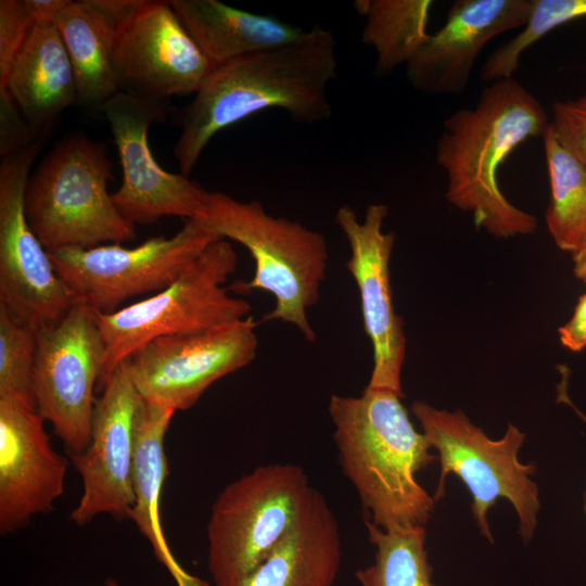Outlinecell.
Returning a JSON list of instances; mask_svg holds the SVG:
<instances>
[{
	"label": "cell",
	"instance_id": "1",
	"mask_svg": "<svg viewBox=\"0 0 586 586\" xmlns=\"http://www.w3.org/2000/svg\"><path fill=\"white\" fill-rule=\"evenodd\" d=\"M336 76V40L319 25L292 43L214 66L181 113L174 146L180 174H191L220 130L260 111L281 109L302 124L329 119Z\"/></svg>",
	"mask_w": 586,
	"mask_h": 586
},
{
	"label": "cell",
	"instance_id": "2",
	"mask_svg": "<svg viewBox=\"0 0 586 586\" xmlns=\"http://www.w3.org/2000/svg\"><path fill=\"white\" fill-rule=\"evenodd\" d=\"M539 100L514 78L489 82L473 107L457 110L436 141V163L447 176L446 198L496 239L533 233L534 215L514 206L498 182L512 151L549 125Z\"/></svg>",
	"mask_w": 586,
	"mask_h": 586
},
{
	"label": "cell",
	"instance_id": "3",
	"mask_svg": "<svg viewBox=\"0 0 586 586\" xmlns=\"http://www.w3.org/2000/svg\"><path fill=\"white\" fill-rule=\"evenodd\" d=\"M400 398L366 387L360 396L332 395L328 406L341 469L384 531L424 527L435 505L416 475L438 457Z\"/></svg>",
	"mask_w": 586,
	"mask_h": 586
},
{
	"label": "cell",
	"instance_id": "4",
	"mask_svg": "<svg viewBox=\"0 0 586 586\" xmlns=\"http://www.w3.org/2000/svg\"><path fill=\"white\" fill-rule=\"evenodd\" d=\"M192 219L218 238L242 244L255 260L252 279L235 281L229 289L270 293L276 302L264 319L291 323L307 341L316 339L307 309L319 300L329 259L320 232L269 215L259 201H238L222 192L208 191L204 207Z\"/></svg>",
	"mask_w": 586,
	"mask_h": 586
},
{
	"label": "cell",
	"instance_id": "5",
	"mask_svg": "<svg viewBox=\"0 0 586 586\" xmlns=\"http://www.w3.org/2000/svg\"><path fill=\"white\" fill-rule=\"evenodd\" d=\"M106 145L72 135L53 146L30 174L27 221L47 252L122 244L137 237L107 192L113 180Z\"/></svg>",
	"mask_w": 586,
	"mask_h": 586
},
{
	"label": "cell",
	"instance_id": "6",
	"mask_svg": "<svg viewBox=\"0 0 586 586\" xmlns=\"http://www.w3.org/2000/svg\"><path fill=\"white\" fill-rule=\"evenodd\" d=\"M237 265V252L228 240L219 239L162 291L111 314L95 311L105 343L98 388L102 390L122 362L154 339L214 330L249 317L250 303L230 296L224 288Z\"/></svg>",
	"mask_w": 586,
	"mask_h": 586
},
{
	"label": "cell",
	"instance_id": "7",
	"mask_svg": "<svg viewBox=\"0 0 586 586\" xmlns=\"http://www.w3.org/2000/svg\"><path fill=\"white\" fill-rule=\"evenodd\" d=\"M411 412L419 421L431 448L438 451L441 473L434 495L444 496L447 474L459 477L472 495L471 510L482 535L494 543L487 512L498 498L508 499L519 519V533L527 543L537 525L540 508L538 486L531 480L534 463L518 458L525 434L509 423L505 435L491 440L461 411L448 412L415 400Z\"/></svg>",
	"mask_w": 586,
	"mask_h": 586
},
{
	"label": "cell",
	"instance_id": "8",
	"mask_svg": "<svg viewBox=\"0 0 586 586\" xmlns=\"http://www.w3.org/2000/svg\"><path fill=\"white\" fill-rule=\"evenodd\" d=\"M311 486L292 463L253 469L215 499L207 524V565L215 586H239L296 520Z\"/></svg>",
	"mask_w": 586,
	"mask_h": 586
},
{
	"label": "cell",
	"instance_id": "9",
	"mask_svg": "<svg viewBox=\"0 0 586 586\" xmlns=\"http://www.w3.org/2000/svg\"><path fill=\"white\" fill-rule=\"evenodd\" d=\"M219 239L198 220L187 219L173 237H152L135 247L103 244L48 253L75 303L111 314L131 297L168 286Z\"/></svg>",
	"mask_w": 586,
	"mask_h": 586
},
{
	"label": "cell",
	"instance_id": "10",
	"mask_svg": "<svg viewBox=\"0 0 586 586\" xmlns=\"http://www.w3.org/2000/svg\"><path fill=\"white\" fill-rule=\"evenodd\" d=\"M105 343L95 311L75 303L56 324L37 331L34 396L38 413L66 448L84 451L90 441Z\"/></svg>",
	"mask_w": 586,
	"mask_h": 586
},
{
	"label": "cell",
	"instance_id": "11",
	"mask_svg": "<svg viewBox=\"0 0 586 586\" xmlns=\"http://www.w3.org/2000/svg\"><path fill=\"white\" fill-rule=\"evenodd\" d=\"M40 141L1 157L0 305L39 331L60 322L75 301L25 215V191Z\"/></svg>",
	"mask_w": 586,
	"mask_h": 586
},
{
	"label": "cell",
	"instance_id": "12",
	"mask_svg": "<svg viewBox=\"0 0 586 586\" xmlns=\"http://www.w3.org/2000/svg\"><path fill=\"white\" fill-rule=\"evenodd\" d=\"M256 321L249 316L214 330L154 339L129 358L142 399L177 410L191 408L219 379L256 357Z\"/></svg>",
	"mask_w": 586,
	"mask_h": 586
},
{
	"label": "cell",
	"instance_id": "13",
	"mask_svg": "<svg viewBox=\"0 0 586 586\" xmlns=\"http://www.w3.org/2000/svg\"><path fill=\"white\" fill-rule=\"evenodd\" d=\"M100 110L120 157L123 182L112 194L120 215L133 226L154 224L169 216L186 220L196 217L208 191L182 174L163 169L149 148V128L165 117L162 101L119 91Z\"/></svg>",
	"mask_w": 586,
	"mask_h": 586
},
{
	"label": "cell",
	"instance_id": "14",
	"mask_svg": "<svg viewBox=\"0 0 586 586\" xmlns=\"http://www.w3.org/2000/svg\"><path fill=\"white\" fill-rule=\"evenodd\" d=\"M213 68L169 1L139 0L118 26L119 91L153 101L195 93Z\"/></svg>",
	"mask_w": 586,
	"mask_h": 586
},
{
	"label": "cell",
	"instance_id": "15",
	"mask_svg": "<svg viewBox=\"0 0 586 586\" xmlns=\"http://www.w3.org/2000/svg\"><path fill=\"white\" fill-rule=\"evenodd\" d=\"M97 399L87 448L72 456L82 493L71 520L85 525L101 514L129 517L135 495L132 469L141 396L129 360L110 375Z\"/></svg>",
	"mask_w": 586,
	"mask_h": 586
},
{
	"label": "cell",
	"instance_id": "16",
	"mask_svg": "<svg viewBox=\"0 0 586 586\" xmlns=\"http://www.w3.org/2000/svg\"><path fill=\"white\" fill-rule=\"evenodd\" d=\"M387 212L384 204H369L364 220L359 221L349 205H342L335 222L349 246L346 268L358 288L364 329L373 349V367L366 387L390 390L404 397L406 336L393 305L390 260L395 233L383 231Z\"/></svg>",
	"mask_w": 586,
	"mask_h": 586
},
{
	"label": "cell",
	"instance_id": "17",
	"mask_svg": "<svg viewBox=\"0 0 586 586\" xmlns=\"http://www.w3.org/2000/svg\"><path fill=\"white\" fill-rule=\"evenodd\" d=\"M37 409L0 396V533L50 512L62 496L67 460L58 454Z\"/></svg>",
	"mask_w": 586,
	"mask_h": 586
},
{
	"label": "cell",
	"instance_id": "18",
	"mask_svg": "<svg viewBox=\"0 0 586 586\" xmlns=\"http://www.w3.org/2000/svg\"><path fill=\"white\" fill-rule=\"evenodd\" d=\"M533 0H456L443 27L406 65L410 85L428 94H460L474 63L495 37L523 27Z\"/></svg>",
	"mask_w": 586,
	"mask_h": 586
},
{
	"label": "cell",
	"instance_id": "19",
	"mask_svg": "<svg viewBox=\"0 0 586 586\" xmlns=\"http://www.w3.org/2000/svg\"><path fill=\"white\" fill-rule=\"evenodd\" d=\"M341 558L335 515L311 487L292 526L239 586H334Z\"/></svg>",
	"mask_w": 586,
	"mask_h": 586
},
{
	"label": "cell",
	"instance_id": "20",
	"mask_svg": "<svg viewBox=\"0 0 586 586\" xmlns=\"http://www.w3.org/2000/svg\"><path fill=\"white\" fill-rule=\"evenodd\" d=\"M0 90L9 91L35 141L78 102L73 65L54 21L36 22Z\"/></svg>",
	"mask_w": 586,
	"mask_h": 586
},
{
	"label": "cell",
	"instance_id": "21",
	"mask_svg": "<svg viewBox=\"0 0 586 586\" xmlns=\"http://www.w3.org/2000/svg\"><path fill=\"white\" fill-rule=\"evenodd\" d=\"M139 0H68L56 13L76 77L78 102L101 107L119 92L114 72L116 35L122 20Z\"/></svg>",
	"mask_w": 586,
	"mask_h": 586
},
{
	"label": "cell",
	"instance_id": "22",
	"mask_svg": "<svg viewBox=\"0 0 586 586\" xmlns=\"http://www.w3.org/2000/svg\"><path fill=\"white\" fill-rule=\"evenodd\" d=\"M169 2L214 66L292 43L306 33L275 16L235 9L217 0Z\"/></svg>",
	"mask_w": 586,
	"mask_h": 586
},
{
	"label": "cell",
	"instance_id": "23",
	"mask_svg": "<svg viewBox=\"0 0 586 586\" xmlns=\"http://www.w3.org/2000/svg\"><path fill=\"white\" fill-rule=\"evenodd\" d=\"M176 410L142 399L137 418L132 469L133 505L128 518L149 540L157 559L178 586H207L188 574L175 560L161 523V496L168 474L164 438Z\"/></svg>",
	"mask_w": 586,
	"mask_h": 586
},
{
	"label": "cell",
	"instance_id": "24",
	"mask_svg": "<svg viewBox=\"0 0 586 586\" xmlns=\"http://www.w3.org/2000/svg\"><path fill=\"white\" fill-rule=\"evenodd\" d=\"M431 0H357L355 10L365 17L362 43L375 53L378 75L407 65L430 34Z\"/></svg>",
	"mask_w": 586,
	"mask_h": 586
},
{
	"label": "cell",
	"instance_id": "25",
	"mask_svg": "<svg viewBox=\"0 0 586 586\" xmlns=\"http://www.w3.org/2000/svg\"><path fill=\"white\" fill-rule=\"evenodd\" d=\"M542 138L550 183L546 224L557 246L573 255L586 245V164L564 148L550 123Z\"/></svg>",
	"mask_w": 586,
	"mask_h": 586
},
{
	"label": "cell",
	"instance_id": "26",
	"mask_svg": "<svg viewBox=\"0 0 586 586\" xmlns=\"http://www.w3.org/2000/svg\"><path fill=\"white\" fill-rule=\"evenodd\" d=\"M374 562L355 572L360 586H436L425 549V528L384 531L365 520Z\"/></svg>",
	"mask_w": 586,
	"mask_h": 586
},
{
	"label": "cell",
	"instance_id": "27",
	"mask_svg": "<svg viewBox=\"0 0 586 586\" xmlns=\"http://www.w3.org/2000/svg\"><path fill=\"white\" fill-rule=\"evenodd\" d=\"M586 16V0H533V9L522 30L494 51L482 67L485 82L511 78L523 52L550 30Z\"/></svg>",
	"mask_w": 586,
	"mask_h": 586
},
{
	"label": "cell",
	"instance_id": "28",
	"mask_svg": "<svg viewBox=\"0 0 586 586\" xmlns=\"http://www.w3.org/2000/svg\"><path fill=\"white\" fill-rule=\"evenodd\" d=\"M37 330L0 305V396L15 397L36 407L34 369Z\"/></svg>",
	"mask_w": 586,
	"mask_h": 586
},
{
	"label": "cell",
	"instance_id": "29",
	"mask_svg": "<svg viewBox=\"0 0 586 586\" xmlns=\"http://www.w3.org/2000/svg\"><path fill=\"white\" fill-rule=\"evenodd\" d=\"M36 22L25 0L0 1V88Z\"/></svg>",
	"mask_w": 586,
	"mask_h": 586
},
{
	"label": "cell",
	"instance_id": "30",
	"mask_svg": "<svg viewBox=\"0 0 586 586\" xmlns=\"http://www.w3.org/2000/svg\"><path fill=\"white\" fill-rule=\"evenodd\" d=\"M550 125L564 148L586 164V94L555 102Z\"/></svg>",
	"mask_w": 586,
	"mask_h": 586
},
{
	"label": "cell",
	"instance_id": "31",
	"mask_svg": "<svg viewBox=\"0 0 586 586\" xmlns=\"http://www.w3.org/2000/svg\"><path fill=\"white\" fill-rule=\"evenodd\" d=\"M35 140L8 90H0V155L7 156L24 149Z\"/></svg>",
	"mask_w": 586,
	"mask_h": 586
},
{
	"label": "cell",
	"instance_id": "32",
	"mask_svg": "<svg viewBox=\"0 0 586 586\" xmlns=\"http://www.w3.org/2000/svg\"><path fill=\"white\" fill-rule=\"evenodd\" d=\"M561 344L572 352L586 347V294L582 295L572 318L559 328Z\"/></svg>",
	"mask_w": 586,
	"mask_h": 586
},
{
	"label": "cell",
	"instance_id": "33",
	"mask_svg": "<svg viewBox=\"0 0 586 586\" xmlns=\"http://www.w3.org/2000/svg\"><path fill=\"white\" fill-rule=\"evenodd\" d=\"M68 0H25L36 21H54L56 13Z\"/></svg>",
	"mask_w": 586,
	"mask_h": 586
},
{
	"label": "cell",
	"instance_id": "34",
	"mask_svg": "<svg viewBox=\"0 0 586 586\" xmlns=\"http://www.w3.org/2000/svg\"><path fill=\"white\" fill-rule=\"evenodd\" d=\"M574 273L586 283V245L573 254Z\"/></svg>",
	"mask_w": 586,
	"mask_h": 586
},
{
	"label": "cell",
	"instance_id": "35",
	"mask_svg": "<svg viewBox=\"0 0 586 586\" xmlns=\"http://www.w3.org/2000/svg\"><path fill=\"white\" fill-rule=\"evenodd\" d=\"M559 398H561L562 402H565L571 407H573L574 410L579 415V417L586 421V417L578 409H576L575 406H573V404L570 402V399H569V397L566 395L565 388L562 387V386H559ZM584 511H585V515H586V493L584 495Z\"/></svg>",
	"mask_w": 586,
	"mask_h": 586
},
{
	"label": "cell",
	"instance_id": "36",
	"mask_svg": "<svg viewBox=\"0 0 586 586\" xmlns=\"http://www.w3.org/2000/svg\"><path fill=\"white\" fill-rule=\"evenodd\" d=\"M105 586H119V585L116 584L115 582H109Z\"/></svg>",
	"mask_w": 586,
	"mask_h": 586
}]
</instances>
